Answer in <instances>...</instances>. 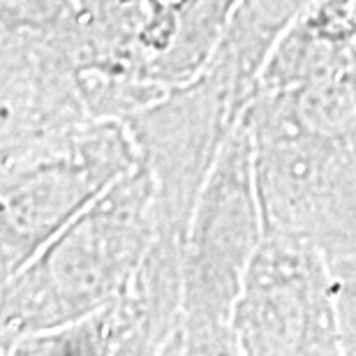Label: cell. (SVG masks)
<instances>
[{"label": "cell", "instance_id": "cell-7", "mask_svg": "<svg viewBox=\"0 0 356 356\" xmlns=\"http://www.w3.org/2000/svg\"><path fill=\"white\" fill-rule=\"evenodd\" d=\"M74 31L0 38V162L92 118L76 81Z\"/></svg>", "mask_w": 356, "mask_h": 356}, {"label": "cell", "instance_id": "cell-1", "mask_svg": "<svg viewBox=\"0 0 356 356\" xmlns=\"http://www.w3.org/2000/svg\"><path fill=\"white\" fill-rule=\"evenodd\" d=\"M158 238L155 183L141 165L118 178L17 273L3 280L0 354L113 301Z\"/></svg>", "mask_w": 356, "mask_h": 356}, {"label": "cell", "instance_id": "cell-2", "mask_svg": "<svg viewBox=\"0 0 356 356\" xmlns=\"http://www.w3.org/2000/svg\"><path fill=\"white\" fill-rule=\"evenodd\" d=\"M264 236L254 188V141L243 113L218 155L183 236L181 322L165 356H241L232 317Z\"/></svg>", "mask_w": 356, "mask_h": 356}, {"label": "cell", "instance_id": "cell-3", "mask_svg": "<svg viewBox=\"0 0 356 356\" xmlns=\"http://www.w3.org/2000/svg\"><path fill=\"white\" fill-rule=\"evenodd\" d=\"M139 165L123 120L90 118L0 162V277L26 266L56 234Z\"/></svg>", "mask_w": 356, "mask_h": 356}, {"label": "cell", "instance_id": "cell-9", "mask_svg": "<svg viewBox=\"0 0 356 356\" xmlns=\"http://www.w3.org/2000/svg\"><path fill=\"white\" fill-rule=\"evenodd\" d=\"M257 132H310L329 139H356V67L289 90L257 92L248 104Z\"/></svg>", "mask_w": 356, "mask_h": 356}, {"label": "cell", "instance_id": "cell-15", "mask_svg": "<svg viewBox=\"0 0 356 356\" xmlns=\"http://www.w3.org/2000/svg\"><path fill=\"white\" fill-rule=\"evenodd\" d=\"M165 3H169V5H174V7H176V5H181L183 0H165Z\"/></svg>", "mask_w": 356, "mask_h": 356}, {"label": "cell", "instance_id": "cell-8", "mask_svg": "<svg viewBox=\"0 0 356 356\" xmlns=\"http://www.w3.org/2000/svg\"><path fill=\"white\" fill-rule=\"evenodd\" d=\"M252 141L254 188L266 236L310 243L333 169L350 139L291 130L275 134L252 132Z\"/></svg>", "mask_w": 356, "mask_h": 356}, {"label": "cell", "instance_id": "cell-10", "mask_svg": "<svg viewBox=\"0 0 356 356\" xmlns=\"http://www.w3.org/2000/svg\"><path fill=\"white\" fill-rule=\"evenodd\" d=\"M243 0H183L176 10V31L169 51L158 60L153 79L172 90L204 72L225 40Z\"/></svg>", "mask_w": 356, "mask_h": 356}, {"label": "cell", "instance_id": "cell-13", "mask_svg": "<svg viewBox=\"0 0 356 356\" xmlns=\"http://www.w3.org/2000/svg\"><path fill=\"white\" fill-rule=\"evenodd\" d=\"M333 289L340 331V350L345 356H356V257L333 259Z\"/></svg>", "mask_w": 356, "mask_h": 356}, {"label": "cell", "instance_id": "cell-12", "mask_svg": "<svg viewBox=\"0 0 356 356\" xmlns=\"http://www.w3.org/2000/svg\"><path fill=\"white\" fill-rule=\"evenodd\" d=\"M79 17L74 0H0V38L65 33Z\"/></svg>", "mask_w": 356, "mask_h": 356}, {"label": "cell", "instance_id": "cell-6", "mask_svg": "<svg viewBox=\"0 0 356 356\" xmlns=\"http://www.w3.org/2000/svg\"><path fill=\"white\" fill-rule=\"evenodd\" d=\"M181 305L183 241L158 234L113 301L79 322L24 338L12 356H165Z\"/></svg>", "mask_w": 356, "mask_h": 356}, {"label": "cell", "instance_id": "cell-14", "mask_svg": "<svg viewBox=\"0 0 356 356\" xmlns=\"http://www.w3.org/2000/svg\"><path fill=\"white\" fill-rule=\"evenodd\" d=\"M76 5H79V10L81 12H90V10H95V7H99L104 3V0H74Z\"/></svg>", "mask_w": 356, "mask_h": 356}, {"label": "cell", "instance_id": "cell-4", "mask_svg": "<svg viewBox=\"0 0 356 356\" xmlns=\"http://www.w3.org/2000/svg\"><path fill=\"white\" fill-rule=\"evenodd\" d=\"M241 356H338L331 259L298 238L264 236L232 317Z\"/></svg>", "mask_w": 356, "mask_h": 356}, {"label": "cell", "instance_id": "cell-11", "mask_svg": "<svg viewBox=\"0 0 356 356\" xmlns=\"http://www.w3.org/2000/svg\"><path fill=\"white\" fill-rule=\"evenodd\" d=\"M310 243L331 261L356 257V139L347 141L340 153Z\"/></svg>", "mask_w": 356, "mask_h": 356}, {"label": "cell", "instance_id": "cell-5", "mask_svg": "<svg viewBox=\"0 0 356 356\" xmlns=\"http://www.w3.org/2000/svg\"><path fill=\"white\" fill-rule=\"evenodd\" d=\"M243 113L229 90L202 72L123 120L155 183L160 236L183 241L218 155Z\"/></svg>", "mask_w": 356, "mask_h": 356}]
</instances>
